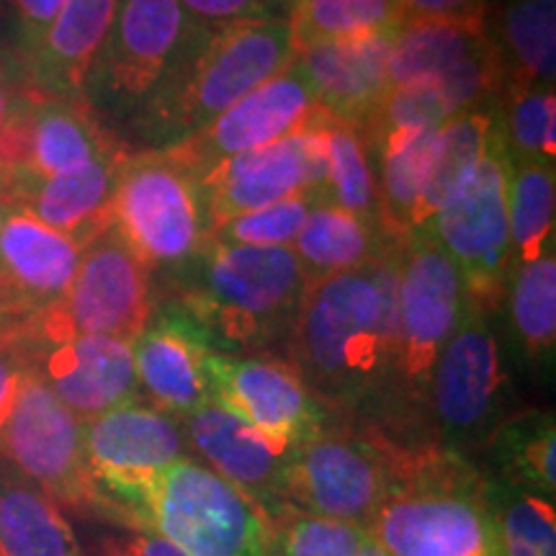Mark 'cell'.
I'll return each instance as SVG.
<instances>
[{
  "label": "cell",
  "instance_id": "18",
  "mask_svg": "<svg viewBox=\"0 0 556 556\" xmlns=\"http://www.w3.org/2000/svg\"><path fill=\"white\" fill-rule=\"evenodd\" d=\"M11 348L83 422L131 405L139 394L135 353L127 340L78 336L60 343Z\"/></svg>",
  "mask_w": 556,
  "mask_h": 556
},
{
  "label": "cell",
  "instance_id": "32",
  "mask_svg": "<svg viewBox=\"0 0 556 556\" xmlns=\"http://www.w3.org/2000/svg\"><path fill=\"white\" fill-rule=\"evenodd\" d=\"M510 323L526 356L546 358L556 340V258L554 253L539 261L520 263L507 283Z\"/></svg>",
  "mask_w": 556,
  "mask_h": 556
},
{
  "label": "cell",
  "instance_id": "12",
  "mask_svg": "<svg viewBox=\"0 0 556 556\" xmlns=\"http://www.w3.org/2000/svg\"><path fill=\"white\" fill-rule=\"evenodd\" d=\"M0 451L18 475L60 507L106 510L90 477L83 420H78L37 374L26 368Z\"/></svg>",
  "mask_w": 556,
  "mask_h": 556
},
{
  "label": "cell",
  "instance_id": "27",
  "mask_svg": "<svg viewBox=\"0 0 556 556\" xmlns=\"http://www.w3.org/2000/svg\"><path fill=\"white\" fill-rule=\"evenodd\" d=\"M492 45L484 18L405 21L387 60L389 88L420 78H441Z\"/></svg>",
  "mask_w": 556,
  "mask_h": 556
},
{
  "label": "cell",
  "instance_id": "49",
  "mask_svg": "<svg viewBox=\"0 0 556 556\" xmlns=\"http://www.w3.org/2000/svg\"><path fill=\"white\" fill-rule=\"evenodd\" d=\"M3 70H5V67H3V62H0V78H3Z\"/></svg>",
  "mask_w": 556,
  "mask_h": 556
},
{
  "label": "cell",
  "instance_id": "19",
  "mask_svg": "<svg viewBox=\"0 0 556 556\" xmlns=\"http://www.w3.org/2000/svg\"><path fill=\"white\" fill-rule=\"evenodd\" d=\"M397 29L294 47L296 67L309 80L319 106L364 129L389 90L387 60Z\"/></svg>",
  "mask_w": 556,
  "mask_h": 556
},
{
  "label": "cell",
  "instance_id": "37",
  "mask_svg": "<svg viewBox=\"0 0 556 556\" xmlns=\"http://www.w3.org/2000/svg\"><path fill=\"white\" fill-rule=\"evenodd\" d=\"M319 204H328L325 197L319 193H296L276 204L261 206L255 212L240 214L222 222L214 229L206 232V242H232V245H291L296 235L302 232L304 222H307L309 212Z\"/></svg>",
  "mask_w": 556,
  "mask_h": 556
},
{
  "label": "cell",
  "instance_id": "30",
  "mask_svg": "<svg viewBox=\"0 0 556 556\" xmlns=\"http://www.w3.org/2000/svg\"><path fill=\"white\" fill-rule=\"evenodd\" d=\"M507 222L516 266L554 253V163H513Z\"/></svg>",
  "mask_w": 556,
  "mask_h": 556
},
{
  "label": "cell",
  "instance_id": "22",
  "mask_svg": "<svg viewBox=\"0 0 556 556\" xmlns=\"http://www.w3.org/2000/svg\"><path fill=\"white\" fill-rule=\"evenodd\" d=\"M186 433L193 448L212 464L222 479L235 484L253 500L266 518L287 510L283 505V477L289 456L276 454L261 433L217 402L186 415Z\"/></svg>",
  "mask_w": 556,
  "mask_h": 556
},
{
  "label": "cell",
  "instance_id": "42",
  "mask_svg": "<svg viewBox=\"0 0 556 556\" xmlns=\"http://www.w3.org/2000/svg\"><path fill=\"white\" fill-rule=\"evenodd\" d=\"M9 5L13 16H16L21 54H24L29 52L41 37H45V31L50 29L52 21L58 18L62 5H65V0H9Z\"/></svg>",
  "mask_w": 556,
  "mask_h": 556
},
{
  "label": "cell",
  "instance_id": "48",
  "mask_svg": "<svg viewBox=\"0 0 556 556\" xmlns=\"http://www.w3.org/2000/svg\"><path fill=\"white\" fill-rule=\"evenodd\" d=\"M11 204V201L9 199H5V193H3V189H0V212H3V208L5 206H9Z\"/></svg>",
  "mask_w": 556,
  "mask_h": 556
},
{
  "label": "cell",
  "instance_id": "47",
  "mask_svg": "<svg viewBox=\"0 0 556 556\" xmlns=\"http://www.w3.org/2000/svg\"><path fill=\"white\" fill-rule=\"evenodd\" d=\"M536 3L544 5V9H548V11L556 9V0H536Z\"/></svg>",
  "mask_w": 556,
  "mask_h": 556
},
{
  "label": "cell",
  "instance_id": "40",
  "mask_svg": "<svg viewBox=\"0 0 556 556\" xmlns=\"http://www.w3.org/2000/svg\"><path fill=\"white\" fill-rule=\"evenodd\" d=\"M180 3L197 21H212V24L274 18L276 9H283V0H180Z\"/></svg>",
  "mask_w": 556,
  "mask_h": 556
},
{
  "label": "cell",
  "instance_id": "17",
  "mask_svg": "<svg viewBox=\"0 0 556 556\" xmlns=\"http://www.w3.org/2000/svg\"><path fill=\"white\" fill-rule=\"evenodd\" d=\"M319 109L323 106H319L309 80L304 78L296 62H291L283 73L274 75L245 99L232 103L225 114L199 129L197 135L168 144L165 150L180 160L199 180L214 165L225 163L229 157L263 148V144L302 129Z\"/></svg>",
  "mask_w": 556,
  "mask_h": 556
},
{
  "label": "cell",
  "instance_id": "7",
  "mask_svg": "<svg viewBox=\"0 0 556 556\" xmlns=\"http://www.w3.org/2000/svg\"><path fill=\"white\" fill-rule=\"evenodd\" d=\"M510 168L513 160L507 155L503 127L497 124L490 150L467 189L430 219L426 232H420L433 238L454 261L462 276L467 307L486 315L500 307L516 270L510 222H507Z\"/></svg>",
  "mask_w": 556,
  "mask_h": 556
},
{
  "label": "cell",
  "instance_id": "15",
  "mask_svg": "<svg viewBox=\"0 0 556 556\" xmlns=\"http://www.w3.org/2000/svg\"><path fill=\"white\" fill-rule=\"evenodd\" d=\"M214 402L245 420L268 446L291 456L325 426V409L304 387L287 358L274 353L229 356L214 351L208 358Z\"/></svg>",
  "mask_w": 556,
  "mask_h": 556
},
{
  "label": "cell",
  "instance_id": "26",
  "mask_svg": "<svg viewBox=\"0 0 556 556\" xmlns=\"http://www.w3.org/2000/svg\"><path fill=\"white\" fill-rule=\"evenodd\" d=\"M392 248H397V242L389 240L377 222L361 219L336 204L312 208L291 245L307 283L364 268Z\"/></svg>",
  "mask_w": 556,
  "mask_h": 556
},
{
  "label": "cell",
  "instance_id": "21",
  "mask_svg": "<svg viewBox=\"0 0 556 556\" xmlns=\"http://www.w3.org/2000/svg\"><path fill=\"white\" fill-rule=\"evenodd\" d=\"M139 384L150 392L163 413L191 415L214 402L208 358L214 348L184 309H170L148 325L135 343Z\"/></svg>",
  "mask_w": 556,
  "mask_h": 556
},
{
  "label": "cell",
  "instance_id": "28",
  "mask_svg": "<svg viewBox=\"0 0 556 556\" xmlns=\"http://www.w3.org/2000/svg\"><path fill=\"white\" fill-rule=\"evenodd\" d=\"M114 148H119V142L90 116L83 99H58L37 90L31 168L24 180L58 176Z\"/></svg>",
  "mask_w": 556,
  "mask_h": 556
},
{
  "label": "cell",
  "instance_id": "10",
  "mask_svg": "<svg viewBox=\"0 0 556 556\" xmlns=\"http://www.w3.org/2000/svg\"><path fill=\"white\" fill-rule=\"evenodd\" d=\"M467 309L462 276L448 253L428 235L400 248L397 353L392 387L397 400L422 402L430 394L435 361Z\"/></svg>",
  "mask_w": 556,
  "mask_h": 556
},
{
  "label": "cell",
  "instance_id": "34",
  "mask_svg": "<svg viewBox=\"0 0 556 556\" xmlns=\"http://www.w3.org/2000/svg\"><path fill=\"white\" fill-rule=\"evenodd\" d=\"M294 47L323 39L397 29V0H294L289 16Z\"/></svg>",
  "mask_w": 556,
  "mask_h": 556
},
{
  "label": "cell",
  "instance_id": "5",
  "mask_svg": "<svg viewBox=\"0 0 556 556\" xmlns=\"http://www.w3.org/2000/svg\"><path fill=\"white\" fill-rule=\"evenodd\" d=\"M152 317V270L111 225L83 248L65 296L0 345H45L78 336L135 343Z\"/></svg>",
  "mask_w": 556,
  "mask_h": 556
},
{
  "label": "cell",
  "instance_id": "38",
  "mask_svg": "<svg viewBox=\"0 0 556 556\" xmlns=\"http://www.w3.org/2000/svg\"><path fill=\"white\" fill-rule=\"evenodd\" d=\"M505 556H556V516L544 495L513 497L497 518Z\"/></svg>",
  "mask_w": 556,
  "mask_h": 556
},
{
  "label": "cell",
  "instance_id": "8",
  "mask_svg": "<svg viewBox=\"0 0 556 556\" xmlns=\"http://www.w3.org/2000/svg\"><path fill=\"white\" fill-rule=\"evenodd\" d=\"M114 227L150 270L191 263L206 242L197 176L165 148L129 152L116 186Z\"/></svg>",
  "mask_w": 556,
  "mask_h": 556
},
{
  "label": "cell",
  "instance_id": "25",
  "mask_svg": "<svg viewBox=\"0 0 556 556\" xmlns=\"http://www.w3.org/2000/svg\"><path fill=\"white\" fill-rule=\"evenodd\" d=\"M438 129L441 127L392 129L366 144V150L377 155L379 227L397 245L415 235V208L433 160Z\"/></svg>",
  "mask_w": 556,
  "mask_h": 556
},
{
  "label": "cell",
  "instance_id": "29",
  "mask_svg": "<svg viewBox=\"0 0 556 556\" xmlns=\"http://www.w3.org/2000/svg\"><path fill=\"white\" fill-rule=\"evenodd\" d=\"M0 556H86L50 495L24 477H0Z\"/></svg>",
  "mask_w": 556,
  "mask_h": 556
},
{
  "label": "cell",
  "instance_id": "3",
  "mask_svg": "<svg viewBox=\"0 0 556 556\" xmlns=\"http://www.w3.org/2000/svg\"><path fill=\"white\" fill-rule=\"evenodd\" d=\"M368 533L389 556H505L484 482L441 448H397Z\"/></svg>",
  "mask_w": 556,
  "mask_h": 556
},
{
  "label": "cell",
  "instance_id": "16",
  "mask_svg": "<svg viewBox=\"0 0 556 556\" xmlns=\"http://www.w3.org/2000/svg\"><path fill=\"white\" fill-rule=\"evenodd\" d=\"M505 387L503 356L486 312L467 307L430 379L428 402L443 435L456 443L484 438L503 413Z\"/></svg>",
  "mask_w": 556,
  "mask_h": 556
},
{
  "label": "cell",
  "instance_id": "23",
  "mask_svg": "<svg viewBox=\"0 0 556 556\" xmlns=\"http://www.w3.org/2000/svg\"><path fill=\"white\" fill-rule=\"evenodd\" d=\"M119 0H65L58 18L21 58L29 86L45 96L80 99L96 60L106 45Z\"/></svg>",
  "mask_w": 556,
  "mask_h": 556
},
{
  "label": "cell",
  "instance_id": "4",
  "mask_svg": "<svg viewBox=\"0 0 556 556\" xmlns=\"http://www.w3.org/2000/svg\"><path fill=\"white\" fill-rule=\"evenodd\" d=\"M294 62L289 18H242L206 29L170 78L142 106L155 139L176 144L283 73ZM165 144V148H168Z\"/></svg>",
  "mask_w": 556,
  "mask_h": 556
},
{
  "label": "cell",
  "instance_id": "46",
  "mask_svg": "<svg viewBox=\"0 0 556 556\" xmlns=\"http://www.w3.org/2000/svg\"><path fill=\"white\" fill-rule=\"evenodd\" d=\"M13 90L11 88H5L3 83H0V124H3V119L5 116H9V111H11V106H13Z\"/></svg>",
  "mask_w": 556,
  "mask_h": 556
},
{
  "label": "cell",
  "instance_id": "31",
  "mask_svg": "<svg viewBox=\"0 0 556 556\" xmlns=\"http://www.w3.org/2000/svg\"><path fill=\"white\" fill-rule=\"evenodd\" d=\"M507 88L544 86L556 78V13L536 0H510L503 16Z\"/></svg>",
  "mask_w": 556,
  "mask_h": 556
},
{
  "label": "cell",
  "instance_id": "41",
  "mask_svg": "<svg viewBox=\"0 0 556 556\" xmlns=\"http://www.w3.org/2000/svg\"><path fill=\"white\" fill-rule=\"evenodd\" d=\"M400 24L405 21H428V18H446V21H467L484 18L486 0H397Z\"/></svg>",
  "mask_w": 556,
  "mask_h": 556
},
{
  "label": "cell",
  "instance_id": "43",
  "mask_svg": "<svg viewBox=\"0 0 556 556\" xmlns=\"http://www.w3.org/2000/svg\"><path fill=\"white\" fill-rule=\"evenodd\" d=\"M99 556H189L184 554L168 539L157 536V533H124V536L106 539L101 544Z\"/></svg>",
  "mask_w": 556,
  "mask_h": 556
},
{
  "label": "cell",
  "instance_id": "33",
  "mask_svg": "<svg viewBox=\"0 0 556 556\" xmlns=\"http://www.w3.org/2000/svg\"><path fill=\"white\" fill-rule=\"evenodd\" d=\"M328 142V199L345 212L379 225L377 176L361 131L353 124L328 114L325 119Z\"/></svg>",
  "mask_w": 556,
  "mask_h": 556
},
{
  "label": "cell",
  "instance_id": "44",
  "mask_svg": "<svg viewBox=\"0 0 556 556\" xmlns=\"http://www.w3.org/2000/svg\"><path fill=\"white\" fill-rule=\"evenodd\" d=\"M24 361L11 345H0V435L9 422L13 402H16L21 379H24Z\"/></svg>",
  "mask_w": 556,
  "mask_h": 556
},
{
  "label": "cell",
  "instance_id": "1",
  "mask_svg": "<svg viewBox=\"0 0 556 556\" xmlns=\"http://www.w3.org/2000/svg\"><path fill=\"white\" fill-rule=\"evenodd\" d=\"M400 248L304 291L283 351L319 405L353 409L392 387Z\"/></svg>",
  "mask_w": 556,
  "mask_h": 556
},
{
  "label": "cell",
  "instance_id": "6",
  "mask_svg": "<svg viewBox=\"0 0 556 556\" xmlns=\"http://www.w3.org/2000/svg\"><path fill=\"white\" fill-rule=\"evenodd\" d=\"M137 526L189 556H270V526L261 507L186 456L160 477Z\"/></svg>",
  "mask_w": 556,
  "mask_h": 556
},
{
  "label": "cell",
  "instance_id": "36",
  "mask_svg": "<svg viewBox=\"0 0 556 556\" xmlns=\"http://www.w3.org/2000/svg\"><path fill=\"white\" fill-rule=\"evenodd\" d=\"M270 556H356L366 528L299 510H281L268 518Z\"/></svg>",
  "mask_w": 556,
  "mask_h": 556
},
{
  "label": "cell",
  "instance_id": "35",
  "mask_svg": "<svg viewBox=\"0 0 556 556\" xmlns=\"http://www.w3.org/2000/svg\"><path fill=\"white\" fill-rule=\"evenodd\" d=\"M503 137L513 163H554L556 96L544 86H510L505 99Z\"/></svg>",
  "mask_w": 556,
  "mask_h": 556
},
{
  "label": "cell",
  "instance_id": "2",
  "mask_svg": "<svg viewBox=\"0 0 556 556\" xmlns=\"http://www.w3.org/2000/svg\"><path fill=\"white\" fill-rule=\"evenodd\" d=\"M191 281L178 307L204 330L208 343L229 356L270 353L287 345L307 278L291 245L204 242L191 261Z\"/></svg>",
  "mask_w": 556,
  "mask_h": 556
},
{
  "label": "cell",
  "instance_id": "24",
  "mask_svg": "<svg viewBox=\"0 0 556 556\" xmlns=\"http://www.w3.org/2000/svg\"><path fill=\"white\" fill-rule=\"evenodd\" d=\"M500 114L492 103L451 116L438 129V144L430 160L420 199L415 208V235L426 232L430 219L467 189L479 163L490 150Z\"/></svg>",
  "mask_w": 556,
  "mask_h": 556
},
{
  "label": "cell",
  "instance_id": "11",
  "mask_svg": "<svg viewBox=\"0 0 556 556\" xmlns=\"http://www.w3.org/2000/svg\"><path fill=\"white\" fill-rule=\"evenodd\" d=\"M83 443L106 513L135 526L160 477L184 458L186 446L176 417L135 402L83 422Z\"/></svg>",
  "mask_w": 556,
  "mask_h": 556
},
{
  "label": "cell",
  "instance_id": "13",
  "mask_svg": "<svg viewBox=\"0 0 556 556\" xmlns=\"http://www.w3.org/2000/svg\"><path fill=\"white\" fill-rule=\"evenodd\" d=\"M204 34L180 0H119L90 78L116 106H144Z\"/></svg>",
  "mask_w": 556,
  "mask_h": 556
},
{
  "label": "cell",
  "instance_id": "39",
  "mask_svg": "<svg viewBox=\"0 0 556 556\" xmlns=\"http://www.w3.org/2000/svg\"><path fill=\"white\" fill-rule=\"evenodd\" d=\"M507 454H510V467L518 471L520 479L528 484L539 486L541 492H554V451L556 433L552 417L541 420L536 426H513L507 430Z\"/></svg>",
  "mask_w": 556,
  "mask_h": 556
},
{
  "label": "cell",
  "instance_id": "20",
  "mask_svg": "<svg viewBox=\"0 0 556 556\" xmlns=\"http://www.w3.org/2000/svg\"><path fill=\"white\" fill-rule=\"evenodd\" d=\"M127 157L129 152L119 144L58 176L21 180L11 189L9 201L86 248L114 225V197Z\"/></svg>",
  "mask_w": 556,
  "mask_h": 556
},
{
  "label": "cell",
  "instance_id": "9",
  "mask_svg": "<svg viewBox=\"0 0 556 556\" xmlns=\"http://www.w3.org/2000/svg\"><path fill=\"white\" fill-rule=\"evenodd\" d=\"M397 446L351 428L323 426L289 456L283 505L371 528L394 479Z\"/></svg>",
  "mask_w": 556,
  "mask_h": 556
},
{
  "label": "cell",
  "instance_id": "14",
  "mask_svg": "<svg viewBox=\"0 0 556 556\" xmlns=\"http://www.w3.org/2000/svg\"><path fill=\"white\" fill-rule=\"evenodd\" d=\"M328 111L319 109L302 129L235 155L199 178L206 232L222 222L276 204L296 193L328 199Z\"/></svg>",
  "mask_w": 556,
  "mask_h": 556
},
{
  "label": "cell",
  "instance_id": "45",
  "mask_svg": "<svg viewBox=\"0 0 556 556\" xmlns=\"http://www.w3.org/2000/svg\"><path fill=\"white\" fill-rule=\"evenodd\" d=\"M356 556H389V554L384 552V548H381V546L377 544V539H374L371 533H368L364 544H361V548H358V554H356Z\"/></svg>",
  "mask_w": 556,
  "mask_h": 556
}]
</instances>
